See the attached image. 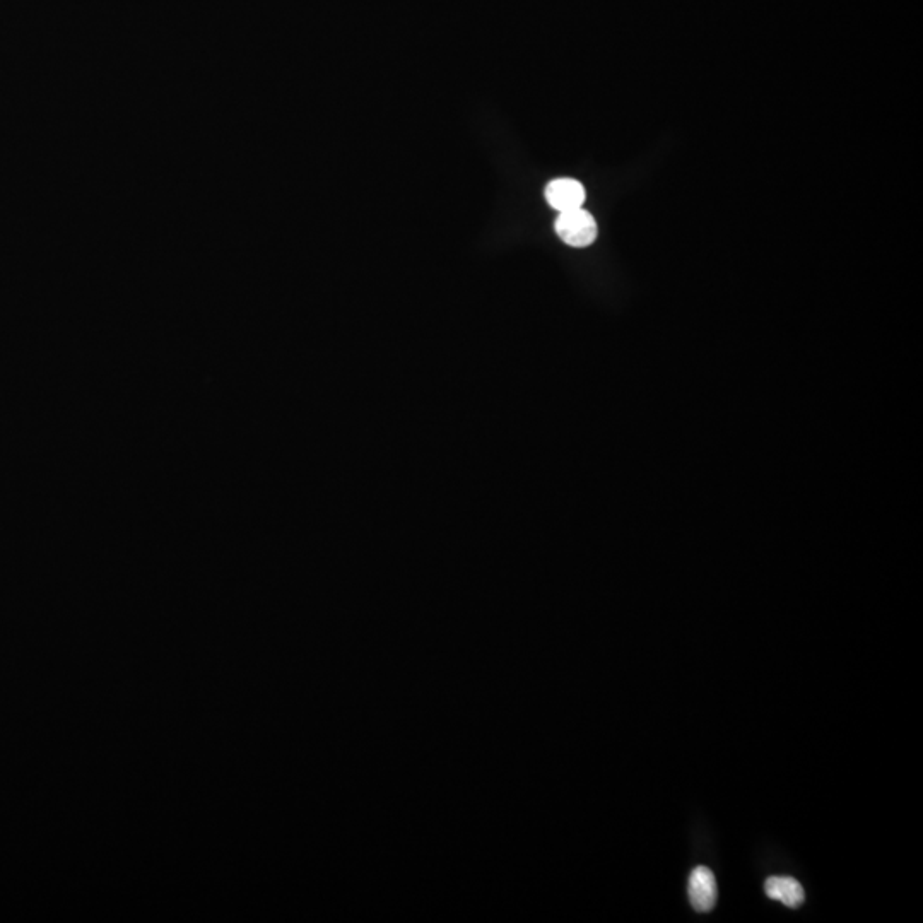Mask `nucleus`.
<instances>
[{"mask_svg":"<svg viewBox=\"0 0 923 923\" xmlns=\"http://www.w3.org/2000/svg\"><path fill=\"white\" fill-rule=\"evenodd\" d=\"M689 901L694 910L700 913L712 912L717 905V881L708 867H696L688 884Z\"/></svg>","mask_w":923,"mask_h":923,"instance_id":"obj_2","label":"nucleus"},{"mask_svg":"<svg viewBox=\"0 0 923 923\" xmlns=\"http://www.w3.org/2000/svg\"><path fill=\"white\" fill-rule=\"evenodd\" d=\"M765 893L770 896L771 900L780 901L788 908H799L806 900L802 884L794 877L775 876L766 879Z\"/></svg>","mask_w":923,"mask_h":923,"instance_id":"obj_4","label":"nucleus"},{"mask_svg":"<svg viewBox=\"0 0 923 923\" xmlns=\"http://www.w3.org/2000/svg\"><path fill=\"white\" fill-rule=\"evenodd\" d=\"M554 228L559 238L570 247H588L597 238V223H595L594 216L583 209L559 212Z\"/></svg>","mask_w":923,"mask_h":923,"instance_id":"obj_1","label":"nucleus"},{"mask_svg":"<svg viewBox=\"0 0 923 923\" xmlns=\"http://www.w3.org/2000/svg\"><path fill=\"white\" fill-rule=\"evenodd\" d=\"M546 200L558 212L582 209L585 202L583 185L573 178H558L546 187Z\"/></svg>","mask_w":923,"mask_h":923,"instance_id":"obj_3","label":"nucleus"}]
</instances>
